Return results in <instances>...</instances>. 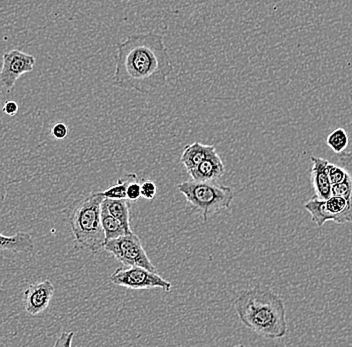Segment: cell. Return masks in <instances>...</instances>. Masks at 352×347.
I'll use <instances>...</instances> for the list:
<instances>
[{
  "label": "cell",
  "instance_id": "8",
  "mask_svg": "<svg viewBox=\"0 0 352 347\" xmlns=\"http://www.w3.org/2000/svg\"><path fill=\"white\" fill-rule=\"evenodd\" d=\"M0 70V83L6 92H10L15 83L24 74L32 71L35 57L19 49H12L3 54Z\"/></svg>",
  "mask_w": 352,
  "mask_h": 347
},
{
  "label": "cell",
  "instance_id": "5",
  "mask_svg": "<svg viewBox=\"0 0 352 347\" xmlns=\"http://www.w3.org/2000/svg\"><path fill=\"white\" fill-rule=\"evenodd\" d=\"M305 208L318 227H322L327 221L338 224L352 223V195L349 199L331 195L324 201L316 197L305 204Z\"/></svg>",
  "mask_w": 352,
  "mask_h": 347
},
{
  "label": "cell",
  "instance_id": "13",
  "mask_svg": "<svg viewBox=\"0 0 352 347\" xmlns=\"http://www.w3.org/2000/svg\"><path fill=\"white\" fill-rule=\"evenodd\" d=\"M215 150H217L215 146H206L200 142H193V144L184 147L180 161L184 164L187 172L190 173Z\"/></svg>",
  "mask_w": 352,
  "mask_h": 347
},
{
  "label": "cell",
  "instance_id": "10",
  "mask_svg": "<svg viewBox=\"0 0 352 347\" xmlns=\"http://www.w3.org/2000/svg\"><path fill=\"white\" fill-rule=\"evenodd\" d=\"M226 172L223 161L217 151H213L189 175L195 181L217 182Z\"/></svg>",
  "mask_w": 352,
  "mask_h": 347
},
{
  "label": "cell",
  "instance_id": "24",
  "mask_svg": "<svg viewBox=\"0 0 352 347\" xmlns=\"http://www.w3.org/2000/svg\"><path fill=\"white\" fill-rule=\"evenodd\" d=\"M74 337V333H63L57 338L54 346H72V338Z\"/></svg>",
  "mask_w": 352,
  "mask_h": 347
},
{
  "label": "cell",
  "instance_id": "11",
  "mask_svg": "<svg viewBox=\"0 0 352 347\" xmlns=\"http://www.w3.org/2000/svg\"><path fill=\"white\" fill-rule=\"evenodd\" d=\"M310 160L312 162L311 180L314 184L316 197L319 199H327L331 197V186L329 177H327V166L329 164L324 158L311 155Z\"/></svg>",
  "mask_w": 352,
  "mask_h": 347
},
{
  "label": "cell",
  "instance_id": "7",
  "mask_svg": "<svg viewBox=\"0 0 352 347\" xmlns=\"http://www.w3.org/2000/svg\"><path fill=\"white\" fill-rule=\"evenodd\" d=\"M109 280L116 285L133 291L162 289V291L168 292L173 289V284L162 278L157 272L151 271L142 267H120L112 272Z\"/></svg>",
  "mask_w": 352,
  "mask_h": 347
},
{
  "label": "cell",
  "instance_id": "12",
  "mask_svg": "<svg viewBox=\"0 0 352 347\" xmlns=\"http://www.w3.org/2000/svg\"><path fill=\"white\" fill-rule=\"evenodd\" d=\"M34 250V239L30 232H17L14 236L0 234V251L30 254Z\"/></svg>",
  "mask_w": 352,
  "mask_h": 347
},
{
  "label": "cell",
  "instance_id": "9",
  "mask_svg": "<svg viewBox=\"0 0 352 347\" xmlns=\"http://www.w3.org/2000/svg\"><path fill=\"white\" fill-rule=\"evenodd\" d=\"M55 289L50 280L36 281L28 285L23 292V304L26 313L37 316L50 306L54 298Z\"/></svg>",
  "mask_w": 352,
  "mask_h": 347
},
{
  "label": "cell",
  "instance_id": "15",
  "mask_svg": "<svg viewBox=\"0 0 352 347\" xmlns=\"http://www.w3.org/2000/svg\"><path fill=\"white\" fill-rule=\"evenodd\" d=\"M101 224L104 232L105 241L131 234L121 224L120 221L112 216L102 205H101Z\"/></svg>",
  "mask_w": 352,
  "mask_h": 347
},
{
  "label": "cell",
  "instance_id": "20",
  "mask_svg": "<svg viewBox=\"0 0 352 347\" xmlns=\"http://www.w3.org/2000/svg\"><path fill=\"white\" fill-rule=\"evenodd\" d=\"M140 197H142V186H140V182L138 181V175H135L127 186L126 199L127 201H136Z\"/></svg>",
  "mask_w": 352,
  "mask_h": 347
},
{
  "label": "cell",
  "instance_id": "6",
  "mask_svg": "<svg viewBox=\"0 0 352 347\" xmlns=\"http://www.w3.org/2000/svg\"><path fill=\"white\" fill-rule=\"evenodd\" d=\"M103 249L111 254L124 267H142L156 272L142 240L134 232L105 241Z\"/></svg>",
  "mask_w": 352,
  "mask_h": 347
},
{
  "label": "cell",
  "instance_id": "23",
  "mask_svg": "<svg viewBox=\"0 0 352 347\" xmlns=\"http://www.w3.org/2000/svg\"><path fill=\"white\" fill-rule=\"evenodd\" d=\"M52 135L54 136L55 139L63 140L67 137L68 135V127L67 125L63 122H56L52 126Z\"/></svg>",
  "mask_w": 352,
  "mask_h": 347
},
{
  "label": "cell",
  "instance_id": "17",
  "mask_svg": "<svg viewBox=\"0 0 352 347\" xmlns=\"http://www.w3.org/2000/svg\"><path fill=\"white\" fill-rule=\"evenodd\" d=\"M349 144V135L343 128H338L332 131L327 138V144L336 153H340L345 150Z\"/></svg>",
  "mask_w": 352,
  "mask_h": 347
},
{
  "label": "cell",
  "instance_id": "14",
  "mask_svg": "<svg viewBox=\"0 0 352 347\" xmlns=\"http://www.w3.org/2000/svg\"><path fill=\"white\" fill-rule=\"evenodd\" d=\"M101 205L112 215L120 221L121 224L126 228L127 232H131V215H129V203L127 199H103Z\"/></svg>",
  "mask_w": 352,
  "mask_h": 347
},
{
  "label": "cell",
  "instance_id": "1",
  "mask_svg": "<svg viewBox=\"0 0 352 347\" xmlns=\"http://www.w3.org/2000/svg\"><path fill=\"white\" fill-rule=\"evenodd\" d=\"M173 72L162 35L156 32L129 35L118 43L113 76L116 87L151 93L164 87Z\"/></svg>",
  "mask_w": 352,
  "mask_h": 347
},
{
  "label": "cell",
  "instance_id": "16",
  "mask_svg": "<svg viewBox=\"0 0 352 347\" xmlns=\"http://www.w3.org/2000/svg\"><path fill=\"white\" fill-rule=\"evenodd\" d=\"M135 175V173L127 175L126 177L118 179V182H116L114 186H110L107 190L101 191V193H102L105 199H126L127 186H129V182L131 181Z\"/></svg>",
  "mask_w": 352,
  "mask_h": 347
},
{
  "label": "cell",
  "instance_id": "4",
  "mask_svg": "<svg viewBox=\"0 0 352 347\" xmlns=\"http://www.w3.org/2000/svg\"><path fill=\"white\" fill-rule=\"evenodd\" d=\"M177 190L200 212L204 221L220 210H228L234 199L232 188L217 182L191 180L178 184Z\"/></svg>",
  "mask_w": 352,
  "mask_h": 347
},
{
  "label": "cell",
  "instance_id": "22",
  "mask_svg": "<svg viewBox=\"0 0 352 347\" xmlns=\"http://www.w3.org/2000/svg\"><path fill=\"white\" fill-rule=\"evenodd\" d=\"M338 155H340L338 157V166L344 168V170L352 177V151L349 153L342 151Z\"/></svg>",
  "mask_w": 352,
  "mask_h": 347
},
{
  "label": "cell",
  "instance_id": "18",
  "mask_svg": "<svg viewBox=\"0 0 352 347\" xmlns=\"http://www.w3.org/2000/svg\"><path fill=\"white\" fill-rule=\"evenodd\" d=\"M331 195L349 199L352 195V177L347 173L342 181L332 184Z\"/></svg>",
  "mask_w": 352,
  "mask_h": 347
},
{
  "label": "cell",
  "instance_id": "2",
  "mask_svg": "<svg viewBox=\"0 0 352 347\" xmlns=\"http://www.w3.org/2000/svg\"><path fill=\"white\" fill-rule=\"evenodd\" d=\"M234 307L242 324L257 335L279 339L287 333L285 302L270 289L255 287L242 292Z\"/></svg>",
  "mask_w": 352,
  "mask_h": 347
},
{
  "label": "cell",
  "instance_id": "21",
  "mask_svg": "<svg viewBox=\"0 0 352 347\" xmlns=\"http://www.w3.org/2000/svg\"><path fill=\"white\" fill-rule=\"evenodd\" d=\"M142 186V197L147 201H153L157 194V186L151 180H144L140 183Z\"/></svg>",
  "mask_w": 352,
  "mask_h": 347
},
{
  "label": "cell",
  "instance_id": "3",
  "mask_svg": "<svg viewBox=\"0 0 352 347\" xmlns=\"http://www.w3.org/2000/svg\"><path fill=\"white\" fill-rule=\"evenodd\" d=\"M101 192H91L72 202L65 210L74 234L76 247L98 254L105 245V236L101 224Z\"/></svg>",
  "mask_w": 352,
  "mask_h": 347
},
{
  "label": "cell",
  "instance_id": "25",
  "mask_svg": "<svg viewBox=\"0 0 352 347\" xmlns=\"http://www.w3.org/2000/svg\"><path fill=\"white\" fill-rule=\"evenodd\" d=\"M19 107L15 101L10 100L6 101L4 103L3 107H2V111L6 114V115L14 116L15 114L19 112Z\"/></svg>",
  "mask_w": 352,
  "mask_h": 347
},
{
  "label": "cell",
  "instance_id": "19",
  "mask_svg": "<svg viewBox=\"0 0 352 347\" xmlns=\"http://www.w3.org/2000/svg\"><path fill=\"white\" fill-rule=\"evenodd\" d=\"M327 177H329L330 183L336 184L342 181L346 177L347 172L344 168H341L338 164H327Z\"/></svg>",
  "mask_w": 352,
  "mask_h": 347
}]
</instances>
